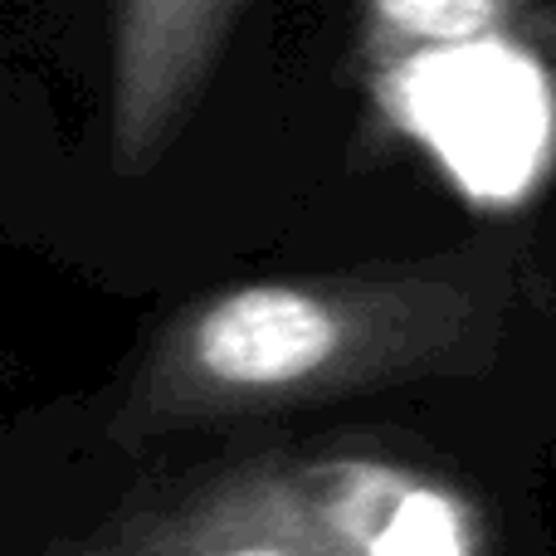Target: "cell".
<instances>
[{
    "instance_id": "277c9868",
    "label": "cell",
    "mask_w": 556,
    "mask_h": 556,
    "mask_svg": "<svg viewBox=\"0 0 556 556\" xmlns=\"http://www.w3.org/2000/svg\"><path fill=\"white\" fill-rule=\"evenodd\" d=\"M244 0H103L108 162L142 176L205 93Z\"/></svg>"
},
{
    "instance_id": "3957f363",
    "label": "cell",
    "mask_w": 556,
    "mask_h": 556,
    "mask_svg": "<svg viewBox=\"0 0 556 556\" xmlns=\"http://www.w3.org/2000/svg\"><path fill=\"white\" fill-rule=\"evenodd\" d=\"M366 54L391 117L473 195H518L552 156L556 84L522 0H366Z\"/></svg>"
},
{
    "instance_id": "7a4b0ae2",
    "label": "cell",
    "mask_w": 556,
    "mask_h": 556,
    "mask_svg": "<svg viewBox=\"0 0 556 556\" xmlns=\"http://www.w3.org/2000/svg\"><path fill=\"white\" fill-rule=\"evenodd\" d=\"M473 508L371 454H269L156 493L84 556H473Z\"/></svg>"
},
{
    "instance_id": "6da1fadb",
    "label": "cell",
    "mask_w": 556,
    "mask_h": 556,
    "mask_svg": "<svg viewBox=\"0 0 556 556\" xmlns=\"http://www.w3.org/2000/svg\"><path fill=\"white\" fill-rule=\"evenodd\" d=\"M513 303L518 274L503 254L230 288L152 342L127 430L225 425L473 371L503 342Z\"/></svg>"
}]
</instances>
